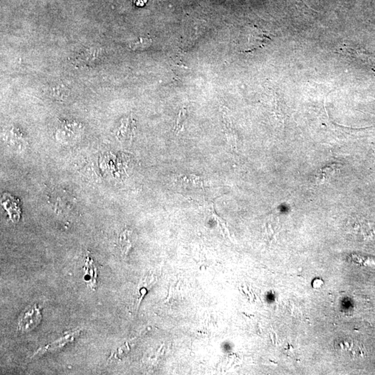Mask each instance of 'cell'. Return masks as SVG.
Instances as JSON below:
<instances>
[{
  "label": "cell",
  "mask_w": 375,
  "mask_h": 375,
  "mask_svg": "<svg viewBox=\"0 0 375 375\" xmlns=\"http://www.w3.org/2000/svg\"><path fill=\"white\" fill-rule=\"evenodd\" d=\"M334 348L338 354L344 357L356 359L363 355V346L351 337L339 338L334 342Z\"/></svg>",
  "instance_id": "obj_1"
},
{
  "label": "cell",
  "mask_w": 375,
  "mask_h": 375,
  "mask_svg": "<svg viewBox=\"0 0 375 375\" xmlns=\"http://www.w3.org/2000/svg\"><path fill=\"white\" fill-rule=\"evenodd\" d=\"M42 314L36 304L28 306L18 317V328L22 332L32 331L40 324Z\"/></svg>",
  "instance_id": "obj_2"
},
{
  "label": "cell",
  "mask_w": 375,
  "mask_h": 375,
  "mask_svg": "<svg viewBox=\"0 0 375 375\" xmlns=\"http://www.w3.org/2000/svg\"><path fill=\"white\" fill-rule=\"evenodd\" d=\"M79 332H73V333H70L67 334L64 337L60 338V339L57 340L55 342L50 343L43 347L39 349L38 352L34 354V356H42L44 353H48V352H57L64 348L65 346L68 343L72 342L75 340L76 337L79 334Z\"/></svg>",
  "instance_id": "obj_3"
},
{
  "label": "cell",
  "mask_w": 375,
  "mask_h": 375,
  "mask_svg": "<svg viewBox=\"0 0 375 375\" xmlns=\"http://www.w3.org/2000/svg\"><path fill=\"white\" fill-rule=\"evenodd\" d=\"M222 117H223L224 132H225L228 144L232 150H237V134H236L233 123H232L231 118L228 114L226 108H224V110L222 111Z\"/></svg>",
  "instance_id": "obj_4"
},
{
  "label": "cell",
  "mask_w": 375,
  "mask_h": 375,
  "mask_svg": "<svg viewBox=\"0 0 375 375\" xmlns=\"http://www.w3.org/2000/svg\"><path fill=\"white\" fill-rule=\"evenodd\" d=\"M85 269H86V272H85L86 273H85L84 275L85 281L88 283V287H90V289L94 291L97 287L98 268H97L96 265H95L93 260L89 257V256L86 258Z\"/></svg>",
  "instance_id": "obj_5"
},
{
  "label": "cell",
  "mask_w": 375,
  "mask_h": 375,
  "mask_svg": "<svg viewBox=\"0 0 375 375\" xmlns=\"http://www.w3.org/2000/svg\"><path fill=\"white\" fill-rule=\"evenodd\" d=\"M178 182L181 184L189 185L198 189H204L208 185V183L200 176L195 174H185V175H179L177 177Z\"/></svg>",
  "instance_id": "obj_6"
},
{
  "label": "cell",
  "mask_w": 375,
  "mask_h": 375,
  "mask_svg": "<svg viewBox=\"0 0 375 375\" xmlns=\"http://www.w3.org/2000/svg\"><path fill=\"white\" fill-rule=\"evenodd\" d=\"M132 231L125 230L119 238V244L121 249L122 255L127 256L128 252L133 246Z\"/></svg>",
  "instance_id": "obj_7"
},
{
  "label": "cell",
  "mask_w": 375,
  "mask_h": 375,
  "mask_svg": "<svg viewBox=\"0 0 375 375\" xmlns=\"http://www.w3.org/2000/svg\"><path fill=\"white\" fill-rule=\"evenodd\" d=\"M188 118V111L185 108L180 110L174 125V132L176 135L182 131Z\"/></svg>",
  "instance_id": "obj_8"
},
{
  "label": "cell",
  "mask_w": 375,
  "mask_h": 375,
  "mask_svg": "<svg viewBox=\"0 0 375 375\" xmlns=\"http://www.w3.org/2000/svg\"><path fill=\"white\" fill-rule=\"evenodd\" d=\"M337 170V169L336 168V166H334V165H332V166H328L326 167V168H322L319 172L318 174H317V179L320 183L325 182L329 179H331V177L335 173Z\"/></svg>",
  "instance_id": "obj_9"
},
{
  "label": "cell",
  "mask_w": 375,
  "mask_h": 375,
  "mask_svg": "<svg viewBox=\"0 0 375 375\" xmlns=\"http://www.w3.org/2000/svg\"><path fill=\"white\" fill-rule=\"evenodd\" d=\"M152 40L149 38H140L136 41L130 44V48L133 51H143L150 47Z\"/></svg>",
  "instance_id": "obj_10"
},
{
  "label": "cell",
  "mask_w": 375,
  "mask_h": 375,
  "mask_svg": "<svg viewBox=\"0 0 375 375\" xmlns=\"http://www.w3.org/2000/svg\"><path fill=\"white\" fill-rule=\"evenodd\" d=\"M172 295V287L170 286V289H169V295L168 298H167L166 300L165 301V302H168L169 300H170V298H171Z\"/></svg>",
  "instance_id": "obj_11"
}]
</instances>
